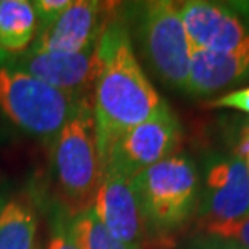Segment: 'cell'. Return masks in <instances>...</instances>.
Returning a JSON list of instances; mask_svg holds the SVG:
<instances>
[{
    "label": "cell",
    "mask_w": 249,
    "mask_h": 249,
    "mask_svg": "<svg viewBox=\"0 0 249 249\" xmlns=\"http://www.w3.org/2000/svg\"><path fill=\"white\" fill-rule=\"evenodd\" d=\"M102 70L92 94L99 159L106 160L115 141L167 106L142 71L126 26L113 17L99 39Z\"/></svg>",
    "instance_id": "obj_1"
},
{
    "label": "cell",
    "mask_w": 249,
    "mask_h": 249,
    "mask_svg": "<svg viewBox=\"0 0 249 249\" xmlns=\"http://www.w3.org/2000/svg\"><path fill=\"white\" fill-rule=\"evenodd\" d=\"M52 142L55 178L70 209L74 215L92 209L102 181L92 101L81 104Z\"/></svg>",
    "instance_id": "obj_2"
},
{
    "label": "cell",
    "mask_w": 249,
    "mask_h": 249,
    "mask_svg": "<svg viewBox=\"0 0 249 249\" xmlns=\"http://www.w3.org/2000/svg\"><path fill=\"white\" fill-rule=\"evenodd\" d=\"M149 230L165 241L188 222L196 206L197 172L185 154H173L133 178Z\"/></svg>",
    "instance_id": "obj_3"
},
{
    "label": "cell",
    "mask_w": 249,
    "mask_h": 249,
    "mask_svg": "<svg viewBox=\"0 0 249 249\" xmlns=\"http://www.w3.org/2000/svg\"><path fill=\"white\" fill-rule=\"evenodd\" d=\"M17 68L0 67V110L31 136L53 141L83 102Z\"/></svg>",
    "instance_id": "obj_4"
},
{
    "label": "cell",
    "mask_w": 249,
    "mask_h": 249,
    "mask_svg": "<svg viewBox=\"0 0 249 249\" xmlns=\"http://www.w3.org/2000/svg\"><path fill=\"white\" fill-rule=\"evenodd\" d=\"M139 37L144 55L157 76L168 86L185 91L193 49L180 5L168 0L142 3Z\"/></svg>",
    "instance_id": "obj_5"
},
{
    "label": "cell",
    "mask_w": 249,
    "mask_h": 249,
    "mask_svg": "<svg viewBox=\"0 0 249 249\" xmlns=\"http://www.w3.org/2000/svg\"><path fill=\"white\" fill-rule=\"evenodd\" d=\"M180 139V122L170 107L165 106L149 120L128 129L117 139L102 162V173L112 170L133 180L138 173L173 156Z\"/></svg>",
    "instance_id": "obj_6"
},
{
    "label": "cell",
    "mask_w": 249,
    "mask_h": 249,
    "mask_svg": "<svg viewBox=\"0 0 249 249\" xmlns=\"http://www.w3.org/2000/svg\"><path fill=\"white\" fill-rule=\"evenodd\" d=\"M0 62H3L2 67L21 70L36 79L81 99H92L89 92L92 91L94 94L104 63L99 42L92 49L83 52L63 53L28 51L10 58H0Z\"/></svg>",
    "instance_id": "obj_7"
},
{
    "label": "cell",
    "mask_w": 249,
    "mask_h": 249,
    "mask_svg": "<svg viewBox=\"0 0 249 249\" xmlns=\"http://www.w3.org/2000/svg\"><path fill=\"white\" fill-rule=\"evenodd\" d=\"M92 212L104 228L126 248L154 249L157 246L159 241L149 230L131 178L112 170L104 172Z\"/></svg>",
    "instance_id": "obj_8"
},
{
    "label": "cell",
    "mask_w": 249,
    "mask_h": 249,
    "mask_svg": "<svg viewBox=\"0 0 249 249\" xmlns=\"http://www.w3.org/2000/svg\"><path fill=\"white\" fill-rule=\"evenodd\" d=\"M249 217V170L243 159L220 157L211 163L206 177L199 228L241 220Z\"/></svg>",
    "instance_id": "obj_9"
},
{
    "label": "cell",
    "mask_w": 249,
    "mask_h": 249,
    "mask_svg": "<svg viewBox=\"0 0 249 249\" xmlns=\"http://www.w3.org/2000/svg\"><path fill=\"white\" fill-rule=\"evenodd\" d=\"M113 3L76 0L34 39L31 52L74 53L92 49L112 21Z\"/></svg>",
    "instance_id": "obj_10"
},
{
    "label": "cell",
    "mask_w": 249,
    "mask_h": 249,
    "mask_svg": "<svg viewBox=\"0 0 249 249\" xmlns=\"http://www.w3.org/2000/svg\"><path fill=\"white\" fill-rule=\"evenodd\" d=\"M178 5L191 49L240 52L249 47V29L233 10L202 0Z\"/></svg>",
    "instance_id": "obj_11"
},
{
    "label": "cell",
    "mask_w": 249,
    "mask_h": 249,
    "mask_svg": "<svg viewBox=\"0 0 249 249\" xmlns=\"http://www.w3.org/2000/svg\"><path fill=\"white\" fill-rule=\"evenodd\" d=\"M249 76V47L240 52H211L193 49L185 91L211 96Z\"/></svg>",
    "instance_id": "obj_12"
},
{
    "label": "cell",
    "mask_w": 249,
    "mask_h": 249,
    "mask_svg": "<svg viewBox=\"0 0 249 249\" xmlns=\"http://www.w3.org/2000/svg\"><path fill=\"white\" fill-rule=\"evenodd\" d=\"M37 36V18L33 2H0V55H18L31 47Z\"/></svg>",
    "instance_id": "obj_13"
},
{
    "label": "cell",
    "mask_w": 249,
    "mask_h": 249,
    "mask_svg": "<svg viewBox=\"0 0 249 249\" xmlns=\"http://www.w3.org/2000/svg\"><path fill=\"white\" fill-rule=\"evenodd\" d=\"M37 217L26 199L0 204V249H36Z\"/></svg>",
    "instance_id": "obj_14"
},
{
    "label": "cell",
    "mask_w": 249,
    "mask_h": 249,
    "mask_svg": "<svg viewBox=\"0 0 249 249\" xmlns=\"http://www.w3.org/2000/svg\"><path fill=\"white\" fill-rule=\"evenodd\" d=\"M70 228L79 249H129L104 228L92 209L74 215L70 220Z\"/></svg>",
    "instance_id": "obj_15"
},
{
    "label": "cell",
    "mask_w": 249,
    "mask_h": 249,
    "mask_svg": "<svg viewBox=\"0 0 249 249\" xmlns=\"http://www.w3.org/2000/svg\"><path fill=\"white\" fill-rule=\"evenodd\" d=\"M202 231H206L209 236L217 238L218 241L235 246V249H249V217L222 223V225L207 227Z\"/></svg>",
    "instance_id": "obj_16"
},
{
    "label": "cell",
    "mask_w": 249,
    "mask_h": 249,
    "mask_svg": "<svg viewBox=\"0 0 249 249\" xmlns=\"http://www.w3.org/2000/svg\"><path fill=\"white\" fill-rule=\"evenodd\" d=\"M71 0H36L33 2L37 18V34L49 28L70 7Z\"/></svg>",
    "instance_id": "obj_17"
},
{
    "label": "cell",
    "mask_w": 249,
    "mask_h": 249,
    "mask_svg": "<svg viewBox=\"0 0 249 249\" xmlns=\"http://www.w3.org/2000/svg\"><path fill=\"white\" fill-rule=\"evenodd\" d=\"M206 106L209 108H233V110L245 112L249 115V86L212 99Z\"/></svg>",
    "instance_id": "obj_18"
},
{
    "label": "cell",
    "mask_w": 249,
    "mask_h": 249,
    "mask_svg": "<svg viewBox=\"0 0 249 249\" xmlns=\"http://www.w3.org/2000/svg\"><path fill=\"white\" fill-rule=\"evenodd\" d=\"M47 249H79L71 235V228H70L68 220H65V218H58L57 220L52 236L49 240Z\"/></svg>",
    "instance_id": "obj_19"
},
{
    "label": "cell",
    "mask_w": 249,
    "mask_h": 249,
    "mask_svg": "<svg viewBox=\"0 0 249 249\" xmlns=\"http://www.w3.org/2000/svg\"><path fill=\"white\" fill-rule=\"evenodd\" d=\"M235 152L246 162L248 170H249V122L241 128L240 139H238V146Z\"/></svg>",
    "instance_id": "obj_20"
}]
</instances>
